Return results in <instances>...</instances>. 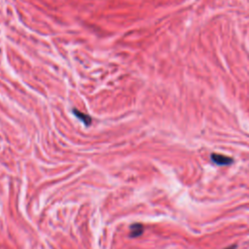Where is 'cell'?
Segmentation results:
<instances>
[{
  "mask_svg": "<svg viewBox=\"0 0 249 249\" xmlns=\"http://www.w3.org/2000/svg\"><path fill=\"white\" fill-rule=\"evenodd\" d=\"M211 160L218 165H229L232 162V159L221 154H212Z\"/></svg>",
  "mask_w": 249,
  "mask_h": 249,
  "instance_id": "6da1fadb",
  "label": "cell"
},
{
  "mask_svg": "<svg viewBox=\"0 0 249 249\" xmlns=\"http://www.w3.org/2000/svg\"><path fill=\"white\" fill-rule=\"evenodd\" d=\"M143 231V227L141 225H133L130 229V235L131 236H137L140 235Z\"/></svg>",
  "mask_w": 249,
  "mask_h": 249,
  "instance_id": "7a4b0ae2",
  "label": "cell"
},
{
  "mask_svg": "<svg viewBox=\"0 0 249 249\" xmlns=\"http://www.w3.org/2000/svg\"><path fill=\"white\" fill-rule=\"evenodd\" d=\"M235 248H236V245H231V246L226 247V248H224V249H235Z\"/></svg>",
  "mask_w": 249,
  "mask_h": 249,
  "instance_id": "3957f363",
  "label": "cell"
}]
</instances>
